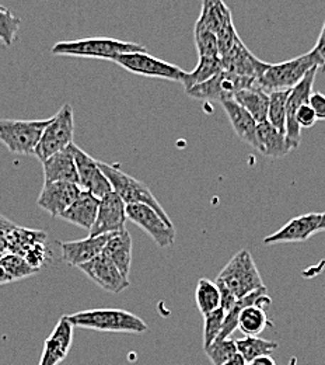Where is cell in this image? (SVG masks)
<instances>
[{"label":"cell","mask_w":325,"mask_h":365,"mask_svg":"<svg viewBox=\"0 0 325 365\" xmlns=\"http://www.w3.org/2000/svg\"><path fill=\"white\" fill-rule=\"evenodd\" d=\"M216 279L222 281L237 299L265 287L251 253L245 249L233 256Z\"/></svg>","instance_id":"obj_5"},{"label":"cell","mask_w":325,"mask_h":365,"mask_svg":"<svg viewBox=\"0 0 325 365\" xmlns=\"http://www.w3.org/2000/svg\"><path fill=\"white\" fill-rule=\"evenodd\" d=\"M1 9H4V7H3V6H1V4H0V10H1Z\"/></svg>","instance_id":"obj_47"},{"label":"cell","mask_w":325,"mask_h":365,"mask_svg":"<svg viewBox=\"0 0 325 365\" xmlns=\"http://www.w3.org/2000/svg\"><path fill=\"white\" fill-rule=\"evenodd\" d=\"M69 149L72 150V155L75 158L79 176V187L83 191L93 194L98 200L114 191L111 182H108L107 176L100 169V163L97 160H94L90 155H87L75 143H72Z\"/></svg>","instance_id":"obj_11"},{"label":"cell","mask_w":325,"mask_h":365,"mask_svg":"<svg viewBox=\"0 0 325 365\" xmlns=\"http://www.w3.org/2000/svg\"><path fill=\"white\" fill-rule=\"evenodd\" d=\"M223 71L232 72L234 75L248 78L252 81L261 79V76L265 73L268 66L271 63H267L261 59H258L247 46L243 44L241 40L237 41L232 51L222 58Z\"/></svg>","instance_id":"obj_15"},{"label":"cell","mask_w":325,"mask_h":365,"mask_svg":"<svg viewBox=\"0 0 325 365\" xmlns=\"http://www.w3.org/2000/svg\"><path fill=\"white\" fill-rule=\"evenodd\" d=\"M44 168V182H73L79 185V176L72 150L65 149L55 153L43 163Z\"/></svg>","instance_id":"obj_21"},{"label":"cell","mask_w":325,"mask_h":365,"mask_svg":"<svg viewBox=\"0 0 325 365\" xmlns=\"http://www.w3.org/2000/svg\"><path fill=\"white\" fill-rule=\"evenodd\" d=\"M205 354L208 356L212 365H225L235 354H238L235 340L232 337L225 340H216L208 349H205Z\"/></svg>","instance_id":"obj_34"},{"label":"cell","mask_w":325,"mask_h":365,"mask_svg":"<svg viewBox=\"0 0 325 365\" xmlns=\"http://www.w3.org/2000/svg\"><path fill=\"white\" fill-rule=\"evenodd\" d=\"M49 120H0V142L17 155H34Z\"/></svg>","instance_id":"obj_6"},{"label":"cell","mask_w":325,"mask_h":365,"mask_svg":"<svg viewBox=\"0 0 325 365\" xmlns=\"http://www.w3.org/2000/svg\"><path fill=\"white\" fill-rule=\"evenodd\" d=\"M1 256H3V255H0V257H1Z\"/></svg>","instance_id":"obj_48"},{"label":"cell","mask_w":325,"mask_h":365,"mask_svg":"<svg viewBox=\"0 0 325 365\" xmlns=\"http://www.w3.org/2000/svg\"><path fill=\"white\" fill-rule=\"evenodd\" d=\"M100 163V169L107 176L108 182H111L112 190L122 198V201L127 205L132 204H144L153 208L169 225H173L170 217L164 211V208L160 205L157 198L151 194L149 187L146 184L137 180L135 178L127 175L119 169L118 165H108V163Z\"/></svg>","instance_id":"obj_4"},{"label":"cell","mask_w":325,"mask_h":365,"mask_svg":"<svg viewBox=\"0 0 325 365\" xmlns=\"http://www.w3.org/2000/svg\"><path fill=\"white\" fill-rule=\"evenodd\" d=\"M75 327L111 333H144L146 322L124 309H89L68 315Z\"/></svg>","instance_id":"obj_1"},{"label":"cell","mask_w":325,"mask_h":365,"mask_svg":"<svg viewBox=\"0 0 325 365\" xmlns=\"http://www.w3.org/2000/svg\"><path fill=\"white\" fill-rule=\"evenodd\" d=\"M254 86H258L257 81L243 78V76L234 75L232 72L223 71L213 79L186 91V94L198 100L218 101L222 104L228 100H233L238 91L250 89Z\"/></svg>","instance_id":"obj_9"},{"label":"cell","mask_w":325,"mask_h":365,"mask_svg":"<svg viewBox=\"0 0 325 365\" xmlns=\"http://www.w3.org/2000/svg\"><path fill=\"white\" fill-rule=\"evenodd\" d=\"M311 52L314 53L317 62H319V69L321 72H325V21L320 33V37L317 40V44L311 49Z\"/></svg>","instance_id":"obj_42"},{"label":"cell","mask_w":325,"mask_h":365,"mask_svg":"<svg viewBox=\"0 0 325 365\" xmlns=\"http://www.w3.org/2000/svg\"><path fill=\"white\" fill-rule=\"evenodd\" d=\"M313 68H319V62L314 53L309 51L294 59L271 63L258 81V86L267 93L292 91Z\"/></svg>","instance_id":"obj_3"},{"label":"cell","mask_w":325,"mask_h":365,"mask_svg":"<svg viewBox=\"0 0 325 365\" xmlns=\"http://www.w3.org/2000/svg\"><path fill=\"white\" fill-rule=\"evenodd\" d=\"M195 301H196L198 311L202 314V317H206L220 309L222 299H220V291L216 282L208 278H201L196 285Z\"/></svg>","instance_id":"obj_30"},{"label":"cell","mask_w":325,"mask_h":365,"mask_svg":"<svg viewBox=\"0 0 325 365\" xmlns=\"http://www.w3.org/2000/svg\"><path fill=\"white\" fill-rule=\"evenodd\" d=\"M271 322L267 317L265 309L260 307H248L241 311L238 318V329L245 334L251 337H257L260 333H262Z\"/></svg>","instance_id":"obj_32"},{"label":"cell","mask_w":325,"mask_h":365,"mask_svg":"<svg viewBox=\"0 0 325 365\" xmlns=\"http://www.w3.org/2000/svg\"><path fill=\"white\" fill-rule=\"evenodd\" d=\"M220 72H223V63L222 58H199V62L196 68L192 72H186V76L183 79V85L186 91H191L192 88L202 85L215 76H218Z\"/></svg>","instance_id":"obj_29"},{"label":"cell","mask_w":325,"mask_h":365,"mask_svg":"<svg viewBox=\"0 0 325 365\" xmlns=\"http://www.w3.org/2000/svg\"><path fill=\"white\" fill-rule=\"evenodd\" d=\"M23 257L34 270L40 272L50 260V252L44 243H38L34 247H31Z\"/></svg>","instance_id":"obj_38"},{"label":"cell","mask_w":325,"mask_h":365,"mask_svg":"<svg viewBox=\"0 0 325 365\" xmlns=\"http://www.w3.org/2000/svg\"><path fill=\"white\" fill-rule=\"evenodd\" d=\"M317 71H319V68H313L303 78V81L289 93L287 103H286V140H287V145L290 149L299 148V145L302 142V128L297 125L294 117H296L297 110L302 106L309 104V101H310Z\"/></svg>","instance_id":"obj_12"},{"label":"cell","mask_w":325,"mask_h":365,"mask_svg":"<svg viewBox=\"0 0 325 365\" xmlns=\"http://www.w3.org/2000/svg\"><path fill=\"white\" fill-rule=\"evenodd\" d=\"M244 110H247L257 124L268 121V108H270V93L262 91L260 86L240 91L233 98Z\"/></svg>","instance_id":"obj_26"},{"label":"cell","mask_w":325,"mask_h":365,"mask_svg":"<svg viewBox=\"0 0 325 365\" xmlns=\"http://www.w3.org/2000/svg\"><path fill=\"white\" fill-rule=\"evenodd\" d=\"M195 34V44L199 58H216L219 56L218 37L209 31H198Z\"/></svg>","instance_id":"obj_37"},{"label":"cell","mask_w":325,"mask_h":365,"mask_svg":"<svg viewBox=\"0 0 325 365\" xmlns=\"http://www.w3.org/2000/svg\"><path fill=\"white\" fill-rule=\"evenodd\" d=\"M82 188L73 182H44L37 204L50 217H62L82 194Z\"/></svg>","instance_id":"obj_14"},{"label":"cell","mask_w":325,"mask_h":365,"mask_svg":"<svg viewBox=\"0 0 325 365\" xmlns=\"http://www.w3.org/2000/svg\"><path fill=\"white\" fill-rule=\"evenodd\" d=\"M98 207L100 200L97 197L87 191H82L78 200L68 208V211L60 218L69 224L87 229L90 232L97 220Z\"/></svg>","instance_id":"obj_24"},{"label":"cell","mask_w":325,"mask_h":365,"mask_svg":"<svg viewBox=\"0 0 325 365\" xmlns=\"http://www.w3.org/2000/svg\"><path fill=\"white\" fill-rule=\"evenodd\" d=\"M21 20L16 17L9 9L0 10V41L4 46H13L16 36L20 30Z\"/></svg>","instance_id":"obj_36"},{"label":"cell","mask_w":325,"mask_h":365,"mask_svg":"<svg viewBox=\"0 0 325 365\" xmlns=\"http://www.w3.org/2000/svg\"><path fill=\"white\" fill-rule=\"evenodd\" d=\"M73 329L75 326L68 315L59 319L52 333L44 341V349L38 365H59L66 359L73 343Z\"/></svg>","instance_id":"obj_17"},{"label":"cell","mask_w":325,"mask_h":365,"mask_svg":"<svg viewBox=\"0 0 325 365\" xmlns=\"http://www.w3.org/2000/svg\"><path fill=\"white\" fill-rule=\"evenodd\" d=\"M235 344H237L238 354L247 361V364H250L252 360L258 357L271 356L278 349L277 341L265 340L261 337H251V336L235 340Z\"/></svg>","instance_id":"obj_31"},{"label":"cell","mask_w":325,"mask_h":365,"mask_svg":"<svg viewBox=\"0 0 325 365\" xmlns=\"http://www.w3.org/2000/svg\"><path fill=\"white\" fill-rule=\"evenodd\" d=\"M205 318V324H203V349H208L212 343H215L223 329V323L226 318V312L220 308Z\"/></svg>","instance_id":"obj_35"},{"label":"cell","mask_w":325,"mask_h":365,"mask_svg":"<svg viewBox=\"0 0 325 365\" xmlns=\"http://www.w3.org/2000/svg\"><path fill=\"white\" fill-rule=\"evenodd\" d=\"M225 365H247V361L240 354H235L232 360H229Z\"/></svg>","instance_id":"obj_45"},{"label":"cell","mask_w":325,"mask_h":365,"mask_svg":"<svg viewBox=\"0 0 325 365\" xmlns=\"http://www.w3.org/2000/svg\"><path fill=\"white\" fill-rule=\"evenodd\" d=\"M53 55H66L78 58H98L112 61L119 55L132 52H146V48L135 43L119 41L115 38H82L75 41H60L52 46Z\"/></svg>","instance_id":"obj_2"},{"label":"cell","mask_w":325,"mask_h":365,"mask_svg":"<svg viewBox=\"0 0 325 365\" xmlns=\"http://www.w3.org/2000/svg\"><path fill=\"white\" fill-rule=\"evenodd\" d=\"M127 218L143 229L157 246L169 247L176 240L174 225H169L153 208L144 204L127 205Z\"/></svg>","instance_id":"obj_10"},{"label":"cell","mask_w":325,"mask_h":365,"mask_svg":"<svg viewBox=\"0 0 325 365\" xmlns=\"http://www.w3.org/2000/svg\"><path fill=\"white\" fill-rule=\"evenodd\" d=\"M102 256L111 260L117 269L124 274L125 277L129 275L131 264H132V236L131 233L124 229L118 233L110 236Z\"/></svg>","instance_id":"obj_23"},{"label":"cell","mask_w":325,"mask_h":365,"mask_svg":"<svg viewBox=\"0 0 325 365\" xmlns=\"http://www.w3.org/2000/svg\"><path fill=\"white\" fill-rule=\"evenodd\" d=\"M127 204L115 191H112L100 200L97 220L89 236L118 233L127 229Z\"/></svg>","instance_id":"obj_13"},{"label":"cell","mask_w":325,"mask_h":365,"mask_svg":"<svg viewBox=\"0 0 325 365\" xmlns=\"http://www.w3.org/2000/svg\"><path fill=\"white\" fill-rule=\"evenodd\" d=\"M290 91H272L270 93V108L268 123L272 124L279 133L286 135V103Z\"/></svg>","instance_id":"obj_33"},{"label":"cell","mask_w":325,"mask_h":365,"mask_svg":"<svg viewBox=\"0 0 325 365\" xmlns=\"http://www.w3.org/2000/svg\"><path fill=\"white\" fill-rule=\"evenodd\" d=\"M248 365H277V363L271 356H264V357H258V359L252 360Z\"/></svg>","instance_id":"obj_44"},{"label":"cell","mask_w":325,"mask_h":365,"mask_svg":"<svg viewBox=\"0 0 325 365\" xmlns=\"http://www.w3.org/2000/svg\"><path fill=\"white\" fill-rule=\"evenodd\" d=\"M75 134V120L73 108L70 104H63L60 110L49 120V124L43 133L38 146L34 155L43 163L58 152L68 149L73 143Z\"/></svg>","instance_id":"obj_7"},{"label":"cell","mask_w":325,"mask_h":365,"mask_svg":"<svg viewBox=\"0 0 325 365\" xmlns=\"http://www.w3.org/2000/svg\"><path fill=\"white\" fill-rule=\"evenodd\" d=\"M79 269L98 287L108 292L118 294L129 287V278L121 273L117 266L102 255Z\"/></svg>","instance_id":"obj_19"},{"label":"cell","mask_w":325,"mask_h":365,"mask_svg":"<svg viewBox=\"0 0 325 365\" xmlns=\"http://www.w3.org/2000/svg\"><path fill=\"white\" fill-rule=\"evenodd\" d=\"M230 23H233L232 11L223 1L205 0L193 33L209 31L218 36Z\"/></svg>","instance_id":"obj_20"},{"label":"cell","mask_w":325,"mask_h":365,"mask_svg":"<svg viewBox=\"0 0 325 365\" xmlns=\"http://www.w3.org/2000/svg\"><path fill=\"white\" fill-rule=\"evenodd\" d=\"M46 240L47 232L38 229L23 228L17 225L9 237L7 253L18 255L23 257L31 247L38 243H46Z\"/></svg>","instance_id":"obj_28"},{"label":"cell","mask_w":325,"mask_h":365,"mask_svg":"<svg viewBox=\"0 0 325 365\" xmlns=\"http://www.w3.org/2000/svg\"><path fill=\"white\" fill-rule=\"evenodd\" d=\"M110 236L111 235H100L87 236L82 240L58 242L62 253V260L72 267H80L90 263L95 257L102 255Z\"/></svg>","instance_id":"obj_16"},{"label":"cell","mask_w":325,"mask_h":365,"mask_svg":"<svg viewBox=\"0 0 325 365\" xmlns=\"http://www.w3.org/2000/svg\"><path fill=\"white\" fill-rule=\"evenodd\" d=\"M325 230V212L321 214V222H320V232Z\"/></svg>","instance_id":"obj_46"},{"label":"cell","mask_w":325,"mask_h":365,"mask_svg":"<svg viewBox=\"0 0 325 365\" xmlns=\"http://www.w3.org/2000/svg\"><path fill=\"white\" fill-rule=\"evenodd\" d=\"M40 273L34 270L24 257L13 253H4L0 257V285L14 282L18 279L28 278L34 274Z\"/></svg>","instance_id":"obj_27"},{"label":"cell","mask_w":325,"mask_h":365,"mask_svg":"<svg viewBox=\"0 0 325 365\" xmlns=\"http://www.w3.org/2000/svg\"><path fill=\"white\" fill-rule=\"evenodd\" d=\"M16 224L7 220L4 215L0 214V255L7 253V245H9V237L11 232L16 229Z\"/></svg>","instance_id":"obj_40"},{"label":"cell","mask_w":325,"mask_h":365,"mask_svg":"<svg viewBox=\"0 0 325 365\" xmlns=\"http://www.w3.org/2000/svg\"><path fill=\"white\" fill-rule=\"evenodd\" d=\"M215 282H216V285H218V288H219V291H220V299H222L220 308L228 314V312L232 311L233 307L235 305L237 298L233 295L232 291H230L222 281L216 279Z\"/></svg>","instance_id":"obj_41"},{"label":"cell","mask_w":325,"mask_h":365,"mask_svg":"<svg viewBox=\"0 0 325 365\" xmlns=\"http://www.w3.org/2000/svg\"><path fill=\"white\" fill-rule=\"evenodd\" d=\"M112 62L139 76L166 79L173 82H183L186 76V71H183L180 66L159 59L147 52L124 53L112 59Z\"/></svg>","instance_id":"obj_8"},{"label":"cell","mask_w":325,"mask_h":365,"mask_svg":"<svg viewBox=\"0 0 325 365\" xmlns=\"http://www.w3.org/2000/svg\"><path fill=\"white\" fill-rule=\"evenodd\" d=\"M255 149L261 155L271 159H280L286 156L289 152H292V149L287 145L286 135L279 133L278 130L268 121L258 124Z\"/></svg>","instance_id":"obj_25"},{"label":"cell","mask_w":325,"mask_h":365,"mask_svg":"<svg viewBox=\"0 0 325 365\" xmlns=\"http://www.w3.org/2000/svg\"><path fill=\"white\" fill-rule=\"evenodd\" d=\"M321 214L310 212L306 215H299L284 224L275 233L267 236L264 239L265 245H277V243H294V242H306L313 235L320 232Z\"/></svg>","instance_id":"obj_18"},{"label":"cell","mask_w":325,"mask_h":365,"mask_svg":"<svg viewBox=\"0 0 325 365\" xmlns=\"http://www.w3.org/2000/svg\"><path fill=\"white\" fill-rule=\"evenodd\" d=\"M222 107L230 120L235 137L255 149L258 124L252 118V115L247 110H244L240 104H237L234 100H228L222 103Z\"/></svg>","instance_id":"obj_22"},{"label":"cell","mask_w":325,"mask_h":365,"mask_svg":"<svg viewBox=\"0 0 325 365\" xmlns=\"http://www.w3.org/2000/svg\"><path fill=\"white\" fill-rule=\"evenodd\" d=\"M297 125L303 130V128H311L314 127V124L319 121L317 120V115L313 110V107L310 104H304L302 106L297 113H296V117H294Z\"/></svg>","instance_id":"obj_39"},{"label":"cell","mask_w":325,"mask_h":365,"mask_svg":"<svg viewBox=\"0 0 325 365\" xmlns=\"http://www.w3.org/2000/svg\"><path fill=\"white\" fill-rule=\"evenodd\" d=\"M309 104L313 107L317 120L325 121V94L320 91H313Z\"/></svg>","instance_id":"obj_43"}]
</instances>
